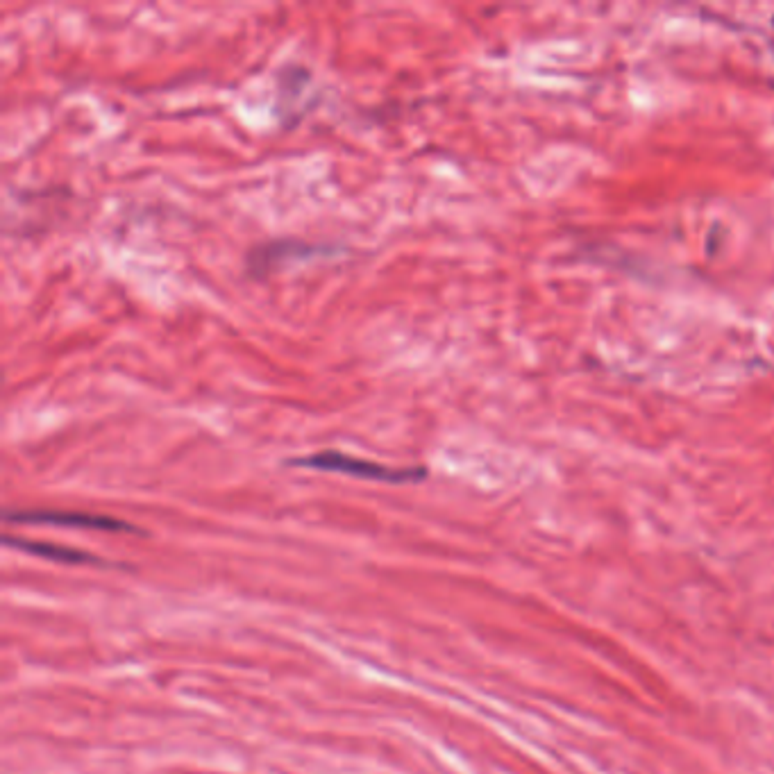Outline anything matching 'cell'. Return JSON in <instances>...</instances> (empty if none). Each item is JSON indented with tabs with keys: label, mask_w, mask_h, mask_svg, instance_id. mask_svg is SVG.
<instances>
[{
	"label": "cell",
	"mask_w": 774,
	"mask_h": 774,
	"mask_svg": "<svg viewBox=\"0 0 774 774\" xmlns=\"http://www.w3.org/2000/svg\"><path fill=\"white\" fill-rule=\"evenodd\" d=\"M289 466L325 470V473H341V475H350L359 479H375V482H386V484H407V482H418V479L425 477V468H389V466L375 464V461L357 459L336 450H325V452L311 454V457L293 459L289 461Z\"/></svg>",
	"instance_id": "obj_1"
},
{
	"label": "cell",
	"mask_w": 774,
	"mask_h": 774,
	"mask_svg": "<svg viewBox=\"0 0 774 774\" xmlns=\"http://www.w3.org/2000/svg\"><path fill=\"white\" fill-rule=\"evenodd\" d=\"M10 523H32V525H60V527H87L105 529V532H132V525L109 516H91V513L73 511H12L7 513Z\"/></svg>",
	"instance_id": "obj_2"
},
{
	"label": "cell",
	"mask_w": 774,
	"mask_h": 774,
	"mask_svg": "<svg viewBox=\"0 0 774 774\" xmlns=\"http://www.w3.org/2000/svg\"><path fill=\"white\" fill-rule=\"evenodd\" d=\"M323 250V248H314L309 243H300V241H280V243H268V246L252 250L250 255V271L252 275H262L273 271L275 266H280V262H289L293 257H302L307 259L311 257V252Z\"/></svg>",
	"instance_id": "obj_3"
},
{
	"label": "cell",
	"mask_w": 774,
	"mask_h": 774,
	"mask_svg": "<svg viewBox=\"0 0 774 774\" xmlns=\"http://www.w3.org/2000/svg\"><path fill=\"white\" fill-rule=\"evenodd\" d=\"M5 543L12 545V548H16V550L35 554V557H44V559L60 561V563H94V561H98L96 557H91V554H87V552L62 548V545L25 541V538H14V536H5Z\"/></svg>",
	"instance_id": "obj_4"
},
{
	"label": "cell",
	"mask_w": 774,
	"mask_h": 774,
	"mask_svg": "<svg viewBox=\"0 0 774 774\" xmlns=\"http://www.w3.org/2000/svg\"><path fill=\"white\" fill-rule=\"evenodd\" d=\"M772 23H774V16H772Z\"/></svg>",
	"instance_id": "obj_5"
}]
</instances>
